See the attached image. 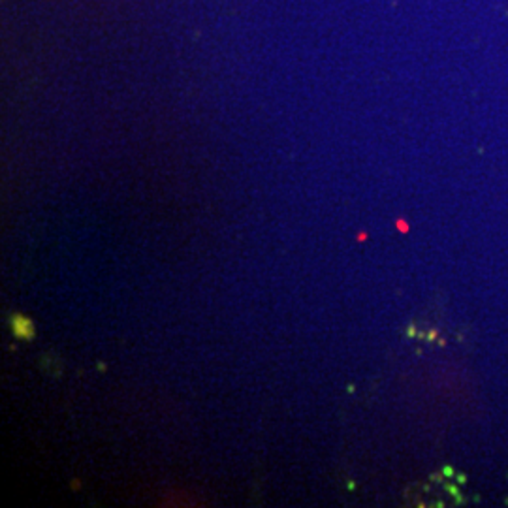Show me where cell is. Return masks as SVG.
<instances>
[{
  "instance_id": "1",
  "label": "cell",
  "mask_w": 508,
  "mask_h": 508,
  "mask_svg": "<svg viewBox=\"0 0 508 508\" xmlns=\"http://www.w3.org/2000/svg\"><path fill=\"white\" fill-rule=\"evenodd\" d=\"M10 326H12V333H14L17 339H23V341H32L34 335H36V330H34V324L30 318L23 317V315H12L10 318Z\"/></svg>"
}]
</instances>
